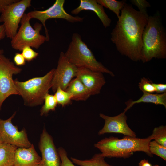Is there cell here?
<instances>
[{
    "label": "cell",
    "mask_w": 166,
    "mask_h": 166,
    "mask_svg": "<svg viewBox=\"0 0 166 166\" xmlns=\"http://www.w3.org/2000/svg\"><path fill=\"white\" fill-rule=\"evenodd\" d=\"M54 96L57 104L62 107L71 104L72 103V97L70 94L66 90L58 87L55 92Z\"/></svg>",
    "instance_id": "cell-24"
},
{
    "label": "cell",
    "mask_w": 166,
    "mask_h": 166,
    "mask_svg": "<svg viewBox=\"0 0 166 166\" xmlns=\"http://www.w3.org/2000/svg\"><path fill=\"white\" fill-rule=\"evenodd\" d=\"M84 10H89L95 13L105 28L110 26L111 19L105 12L103 7L97 3V0H80L79 6L72 10L71 13L77 15Z\"/></svg>",
    "instance_id": "cell-16"
},
{
    "label": "cell",
    "mask_w": 166,
    "mask_h": 166,
    "mask_svg": "<svg viewBox=\"0 0 166 166\" xmlns=\"http://www.w3.org/2000/svg\"><path fill=\"white\" fill-rule=\"evenodd\" d=\"M123 111L116 116L111 117L101 113L100 117L105 121L103 128L100 130L98 134L101 135L106 133H118L132 137H136L135 133L128 126L127 117Z\"/></svg>",
    "instance_id": "cell-12"
},
{
    "label": "cell",
    "mask_w": 166,
    "mask_h": 166,
    "mask_svg": "<svg viewBox=\"0 0 166 166\" xmlns=\"http://www.w3.org/2000/svg\"><path fill=\"white\" fill-rule=\"evenodd\" d=\"M39 147L42 156L39 166H61L60 157L53 138L45 128L40 135Z\"/></svg>",
    "instance_id": "cell-13"
},
{
    "label": "cell",
    "mask_w": 166,
    "mask_h": 166,
    "mask_svg": "<svg viewBox=\"0 0 166 166\" xmlns=\"http://www.w3.org/2000/svg\"><path fill=\"white\" fill-rule=\"evenodd\" d=\"M14 61L18 66L24 65L26 64V60L21 53H16L14 57Z\"/></svg>",
    "instance_id": "cell-30"
},
{
    "label": "cell",
    "mask_w": 166,
    "mask_h": 166,
    "mask_svg": "<svg viewBox=\"0 0 166 166\" xmlns=\"http://www.w3.org/2000/svg\"><path fill=\"white\" fill-rule=\"evenodd\" d=\"M3 143L4 142L0 135V145Z\"/></svg>",
    "instance_id": "cell-35"
},
{
    "label": "cell",
    "mask_w": 166,
    "mask_h": 166,
    "mask_svg": "<svg viewBox=\"0 0 166 166\" xmlns=\"http://www.w3.org/2000/svg\"><path fill=\"white\" fill-rule=\"evenodd\" d=\"M4 53V50L2 49H0V55L1 54H3Z\"/></svg>",
    "instance_id": "cell-36"
},
{
    "label": "cell",
    "mask_w": 166,
    "mask_h": 166,
    "mask_svg": "<svg viewBox=\"0 0 166 166\" xmlns=\"http://www.w3.org/2000/svg\"><path fill=\"white\" fill-rule=\"evenodd\" d=\"M152 140L166 147V126L161 125L155 127L150 136Z\"/></svg>",
    "instance_id": "cell-23"
},
{
    "label": "cell",
    "mask_w": 166,
    "mask_h": 166,
    "mask_svg": "<svg viewBox=\"0 0 166 166\" xmlns=\"http://www.w3.org/2000/svg\"><path fill=\"white\" fill-rule=\"evenodd\" d=\"M65 90L71 95L72 100L85 101L91 95L84 85L77 77L73 79Z\"/></svg>",
    "instance_id": "cell-17"
},
{
    "label": "cell",
    "mask_w": 166,
    "mask_h": 166,
    "mask_svg": "<svg viewBox=\"0 0 166 166\" xmlns=\"http://www.w3.org/2000/svg\"><path fill=\"white\" fill-rule=\"evenodd\" d=\"M55 70L53 69L42 77H33L25 81L14 80L25 105L33 107L43 104L45 96L51 88Z\"/></svg>",
    "instance_id": "cell-4"
},
{
    "label": "cell",
    "mask_w": 166,
    "mask_h": 166,
    "mask_svg": "<svg viewBox=\"0 0 166 166\" xmlns=\"http://www.w3.org/2000/svg\"><path fill=\"white\" fill-rule=\"evenodd\" d=\"M138 166H152L151 164L149 162L148 160L143 159L141 160L139 163Z\"/></svg>",
    "instance_id": "cell-33"
},
{
    "label": "cell",
    "mask_w": 166,
    "mask_h": 166,
    "mask_svg": "<svg viewBox=\"0 0 166 166\" xmlns=\"http://www.w3.org/2000/svg\"><path fill=\"white\" fill-rule=\"evenodd\" d=\"M44 103L40 110L41 116L46 115L50 111L55 110L57 105L54 95L47 93L44 98Z\"/></svg>",
    "instance_id": "cell-22"
},
{
    "label": "cell",
    "mask_w": 166,
    "mask_h": 166,
    "mask_svg": "<svg viewBox=\"0 0 166 166\" xmlns=\"http://www.w3.org/2000/svg\"><path fill=\"white\" fill-rule=\"evenodd\" d=\"M18 0H0V13L8 6L15 2Z\"/></svg>",
    "instance_id": "cell-32"
},
{
    "label": "cell",
    "mask_w": 166,
    "mask_h": 166,
    "mask_svg": "<svg viewBox=\"0 0 166 166\" xmlns=\"http://www.w3.org/2000/svg\"><path fill=\"white\" fill-rule=\"evenodd\" d=\"M41 159V157L32 144L28 148H17L14 155V166H39Z\"/></svg>",
    "instance_id": "cell-15"
},
{
    "label": "cell",
    "mask_w": 166,
    "mask_h": 166,
    "mask_svg": "<svg viewBox=\"0 0 166 166\" xmlns=\"http://www.w3.org/2000/svg\"><path fill=\"white\" fill-rule=\"evenodd\" d=\"M57 151L61 161V166H75L68 158L67 152L63 148H59Z\"/></svg>",
    "instance_id": "cell-28"
},
{
    "label": "cell",
    "mask_w": 166,
    "mask_h": 166,
    "mask_svg": "<svg viewBox=\"0 0 166 166\" xmlns=\"http://www.w3.org/2000/svg\"><path fill=\"white\" fill-rule=\"evenodd\" d=\"M16 113L15 112L7 119L0 118V135L4 143L18 148H27L32 144L29 141L26 130L19 131L12 123V120Z\"/></svg>",
    "instance_id": "cell-10"
},
{
    "label": "cell",
    "mask_w": 166,
    "mask_h": 166,
    "mask_svg": "<svg viewBox=\"0 0 166 166\" xmlns=\"http://www.w3.org/2000/svg\"><path fill=\"white\" fill-rule=\"evenodd\" d=\"M84 85L91 95L98 94L106 83L103 73L89 69L78 68L76 77Z\"/></svg>",
    "instance_id": "cell-14"
},
{
    "label": "cell",
    "mask_w": 166,
    "mask_h": 166,
    "mask_svg": "<svg viewBox=\"0 0 166 166\" xmlns=\"http://www.w3.org/2000/svg\"><path fill=\"white\" fill-rule=\"evenodd\" d=\"M153 166H159L158 165H153Z\"/></svg>",
    "instance_id": "cell-37"
},
{
    "label": "cell",
    "mask_w": 166,
    "mask_h": 166,
    "mask_svg": "<svg viewBox=\"0 0 166 166\" xmlns=\"http://www.w3.org/2000/svg\"><path fill=\"white\" fill-rule=\"evenodd\" d=\"M6 36L5 28L3 25H0V41Z\"/></svg>",
    "instance_id": "cell-34"
},
{
    "label": "cell",
    "mask_w": 166,
    "mask_h": 166,
    "mask_svg": "<svg viewBox=\"0 0 166 166\" xmlns=\"http://www.w3.org/2000/svg\"><path fill=\"white\" fill-rule=\"evenodd\" d=\"M65 55L77 68H84L93 71L105 73L114 76L113 73L96 59L92 52L78 33H73Z\"/></svg>",
    "instance_id": "cell-5"
},
{
    "label": "cell",
    "mask_w": 166,
    "mask_h": 166,
    "mask_svg": "<svg viewBox=\"0 0 166 166\" xmlns=\"http://www.w3.org/2000/svg\"><path fill=\"white\" fill-rule=\"evenodd\" d=\"M65 2V0H56L52 6L45 10H35L27 13L31 19H36L41 22L45 29V36L49 39V37L48 31L45 25V22L48 19H62L72 23L81 22L84 20V17L74 16L67 13L64 8Z\"/></svg>",
    "instance_id": "cell-9"
},
{
    "label": "cell",
    "mask_w": 166,
    "mask_h": 166,
    "mask_svg": "<svg viewBox=\"0 0 166 166\" xmlns=\"http://www.w3.org/2000/svg\"><path fill=\"white\" fill-rule=\"evenodd\" d=\"M17 148L5 143L0 145V166H14L15 154Z\"/></svg>",
    "instance_id": "cell-19"
},
{
    "label": "cell",
    "mask_w": 166,
    "mask_h": 166,
    "mask_svg": "<svg viewBox=\"0 0 166 166\" xmlns=\"http://www.w3.org/2000/svg\"><path fill=\"white\" fill-rule=\"evenodd\" d=\"M152 140L150 136L144 139L127 136L122 139L110 137L101 140L94 146L105 158H128L136 151L144 152L152 157L149 149V143Z\"/></svg>",
    "instance_id": "cell-3"
},
{
    "label": "cell",
    "mask_w": 166,
    "mask_h": 166,
    "mask_svg": "<svg viewBox=\"0 0 166 166\" xmlns=\"http://www.w3.org/2000/svg\"><path fill=\"white\" fill-rule=\"evenodd\" d=\"M22 69L16 66L3 54L0 55V111L5 100L10 95H19L13 76L20 73Z\"/></svg>",
    "instance_id": "cell-8"
},
{
    "label": "cell",
    "mask_w": 166,
    "mask_h": 166,
    "mask_svg": "<svg viewBox=\"0 0 166 166\" xmlns=\"http://www.w3.org/2000/svg\"><path fill=\"white\" fill-rule=\"evenodd\" d=\"M141 102L149 103L156 105H163L166 108V92L161 94H153L143 92V94L139 99L135 101L129 100L125 103L126 107L124 111L126 112L135 104Z\"/></svg>",
    "instance_id": "cell-18"
},
{
    "label": "cell",
    "mask_w": 166,
    "mask_h": 166,
    "mask_svg": "<svg viewBox=\"0 0 166 166\" xmlns=\"http://www.w3.org/2000/svg\"><path fill=\"white\" fill-rule=\"evenodd\" d=\"M31 19L27 14L24 13L20 28L11 39V46L14 49L21 51L26 46L38 49L45 42L49 40L46 36L40 34L42 29V23H36L33 27L30 23Z\"/></svg>",
    "instance_id": "cell-6"
},
{
    "label": "cell",
    "mask_w": 166,
    "mask_h": 166,
    "mask_svg": "<svg viewBox=\"0 0 166 166\" xmlns=\"http://www.w3.org/2000/svg\"><path fill=\"white\" fill-rule=\"evenodd\" d=\"M166 58V33L157 12L149 16L143 33L140 60L149 61L153 58Z\"/></svg>",
    "instance_id": "cell-2"
},
{
    "label": "cell",
    "mask_w": 166,
    "mask_h": 166,
    "mask_svg": "<svg viewBox=\"0 0 166 166\" xmlns=\"http://www.w3.org/2000/svg\"><path fill=\"white\" fill-rule=\"evenodd\" d=\"M77 69L68 61L64 53L61 52L52 80L53 91L55 93L58 87L65 90L71 80L76 77Z\"/></svg>",
    "instance_id": "cell-11"
},
{
    "label": "cell",
    "mask_w": 166,
    "mask_h": 166,
    "mask_svg": "<svg viewBox=\"0 0 166 166\" xmlns=\"http://www.w3.org/2000/svg\"><path fill=\"white\" fill-rule=\"evenodd\" d=\"M31 6V0H18L7 6L1 12L0 22L3 23L7 38L11 39L15 36L25 10Z\"/></svg>",
    "instance_id": "cell-7"
},
{
    "label": "cell",
    "mask_w": 166,
    "mask_h": 166,
    "mask_svg": "<svg viewBox=\"0 0 166 166\" xmlns=\"http://www.w3.org/2000/svg\"><path fill=\"white\" fill-rule=\"evenodd\" d=\"M98 3L113 12L118 18L120 15V10L126 3V1L116 0H97Z\"/></svg>",
    "instance_id": "cell-21"
},
{
    "label": "cell",
    "mask_w": 166,
    "mask_h": 166,
    "mask_svg": "<svg viewBox=\"0 0 166 166\" xmlns=\"http://www.w3.org/2000/svg\"><path fill=\"white\" fill-rule=\"evenodd\" d=\"M22 54L26 61H30L35 59L38 55V53L34 51L29 46L24 47L22 50Z\"/></svg>",
    "instance_id": "cell-27"
},
{
    "label": "cell",
    "mask_w": 166,
    "mask_h": 166,
    "mask_svg": "<svg viewBox=\"0 0 166 166\" xmlns=\"http://www.w3.org/2000/svg\"><path fill=\"white\" fill-rule=\"evenodd\" d=\"M149 149L152 155H156L166 160V147L155 140L151 141L149 144Z\"/></svg>",
    "instance_id": "cell-25"
},
{
    "label": "cell",
    "mask_w": 166,
    "mask_h": 166,
    "mask_svg": "<svg viewBox=\"0 0 166 166\" xmlns=\"http://www.w3.org/2000/svg\"><path fill=\"white\" fill-rule=\"evenodd\" d=\"M121 11L111 40L120 53L137 61L140 60L142 35L149 16L127 3Z\"/></svg>",
    "instance_id": "cell-1"
},
{
    "label": "cell",
    "mask_w": 166,
    "mask_h": 166,
    "mask_svg": "<svg viewBox=\"0 0 166 166\" xmlns=\"http://www.w3.org/2000/svg\"><path fill=\"white\" fill-rule=\"evenodd\" d=\"M153 85L156 89V92L157 94H161L166 92V84L162 83H154Z\"/></svg>",
    "instance_id": "cell-31"
},
{
    "label": "cell",
    "mask_w": 166,
    "mask_h": 166,
    "mask_svg": "<svg viewBox=\"0 0 166 166\" xmlns=\"http://www.w3.org/2000/svg\"><path fill=\"white\" fill-rule=\"evenodd\" d=\"M139 87L143 92L152 93L156 92L155 88L152 82L145 77L141 79L139 83Z\"/></svg>",
    "instance_id": "cell-26"
},
{
    "label": "cell",
    "mask_w": 166,
    "mask_h": 166,
    "mask_svg": "<svg viewBox=\"0 0 166 166\" xmlns=\"http://www.w3.org/2000/svg\"><path fill=\"white\" fill-rule=\"evenodd\" d=\"M131 3L136 6L139 9V11L141 13L148 14L146 9L151 6L150 3L145 0H131Z\"/></svg>",
    "instance_id": "cell-29"
},
{
    "label": "cell",
    "mask_w": 166,
    "mask_h": 166,
    "mask_svg": "<svg viewBox=\"0 0 166 166\" xmlns=\"http://www.w3.org/2000/svg\"><path fill=\"white\" fill-rule=\"evenodd\" d=\"M104 158L101 153L96 154L91 159L83 160L71 158L73 163L80 166H113L108 164Z\"/></svg>",
    "instance_id": "cell-20"
}]
</instances>
